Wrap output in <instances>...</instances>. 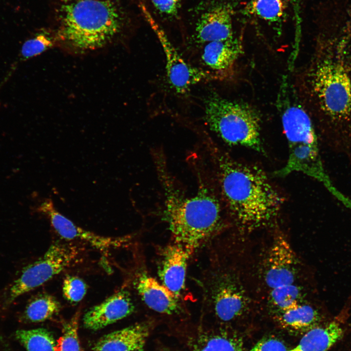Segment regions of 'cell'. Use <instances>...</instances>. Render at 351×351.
I'll return each instance as SVG.
<instances>
[{"instance_id":"1","label":"cell","mask_w":351,"mask_h":351,"mask_svg":"<svg viewBox=\"0 0 351 351\" xmlns=\"http://www.w3.org/2000/svg\"><path fill=\"white\" fill-rule=\"evenodd\" d=\"M204 145L213 165L223 207L236 226L251 232L272 224L284 199L257 166L234 159L210 139Z\"/></svg>"},{"instance_id":"2","label":"cell","mask_w":351,"mask_h":351,"mask_svg":"<svg viewBox=\"0 0 351 351\" xmlns=\"http://www.w3.org/2000/svg\"><path fill=\"white\" fill-rule=\"evenodd\" d=\"M154 160L164 193L163 214L174 242L191 255L220 228L223 204L219 196L200 177L196 194L186 196L175 183L163 156L159 154Z\"/></svg>"},{"instance_id":"3","label":"cell","mask_w":351,"mask_h":351,"mask_svg":"<svg viewBox=\"0 0 351 351\" xmlns=\"http://www.w3.org/2000/svg\"><path fill=\"white\" fill-rule=\"evenodd\" d=\"M58 39L78 51L98 49L121 31V13L112 0H64L58 11Z\"/></svg>"},{"instance_id":"4","label":"cell","mask_w":351,"mask_h":351,"mask_svg":"<svg viewBox=\"0 0 351 351\" xmlns=\"http://www.w3.org/2000/svg\"><path fill=\"white\" fill-rule=\"evenodd\" d=\"M282 89L278 105L289 155L285 165L275 171L274 175L281 177L294 172L302 173L323 183L339 197L323 166L311 118L301 105L290 99Z\"/></svg>"},{"instance_id":"5","label":"cell","mask_w":351,"mask_h":351,"mask_svg":"<svg viewBox=\"0 0 351 351\" xmlns=\"http://www.w3.org/2000/svg\"><path fill=\"white\" fill-rule=\"evenodd\" d=\"M204 113L208 128L227 145L264 153L260 116L248 103L214 93L204 100Z\"/></svg>"},{"instance_id":"6","label":"cell","mask_w":351,"mask_h":351,"mask_svg":"<svg viewBox=\"0 0 351 351\" xmlns=\"http://www.w3.org/2000/svg\"><path fill=\"white\" fill-rule=\"evenodd\" d=\"M312 90L332 120L351 124V81L343 63L329 55L319 58L310 72Z\"/></svg>"},{"instance_id":"7","label":"cell","mask_w":351,"mask_h":351,"mask_svg":"<svg viewBox=\"0 0 351 351\" xmlns=\"http://www.w3.org/2000/svg\"><path fill=\"white\" fill-rule=\"evenodd\" d=\"M79 250L71 244L55 242L38 260L25 267L4 291L2 305L8 307L18 297L41 286L78 259Z\"/></svg>"},{"instance_id":"8","label":"cell","mask_w":351,"mask_h":351,"mask_svg":"<svg viewBox=\"0 0 351 351\" xmlns=\"http://www.w3.org/2000/svg\"><path fill=\"white\" fill-rule=\"evenodd\" d=\"M210 273L204 287L205 300L217 319L228 322L246 313L250 298L238 275L229 270Z\"/></svg>"},{"instance_id":"9","label":"cell","mask_w":351,"mask_h":351,"mask_svg":"<svg viewBox=\"0 0 351 351\" xmlns=\"http://www.w3.org/2000/svg\"><path fill=\"white\" fill-rule=\"evenodd\" d=\"M141 9L161 44L165 56L168 80L176 93L184 94L197 83L221 78L213 72L195 67L185 61L145 6L141 4Z\"/></svg>"},{"instance_id":"10","label":"cell","mask_w":351,"mask_h":351,"mask_svg":"<svg viewBox=\"0 0 351 351\" xmlns=\"http://www.w3.org/2000/svg\"><path fill=\"white\" fill-rule=\"evenodd\" d=\"M296 254L287 239L275 236L264 262L263 279L270 290L296 283L300 269Z\"/></svg>"},{"instance_id":"11","label":"cell","mask_w":351,"mask_h":351,"mask_svg":"<svg viewBox=\"0 0 351 351\" xmlns=\"http://www.w3.org/2000/svg\"><path fill=\"white\" fill-rule=\"evenodd\" d=\"M37 211L46 215L58 234L66 240L85 242L101 251L121 247L128 241V237L103 236L82 228L58 211L50 198L41 201Z\"/></svg>"},{"instance_id":"12","label":"cell","mask_w":351,"mask_h":351,"mask_svg":"<svg viewBox=\"0 0 351 351\" xmlns=\"http://www.w3.org/2000/svg\"><path fill=\"white\" fill-rule=\"evenodd\" d=\"M134 310L129 292L121 290L90 308L83 316V325L91 330H98L130 315Z\"/></svg>"},{"instance_id":"13","label":"cell","mask_w":351,"mask_h":351,"mask_svg":"<svg viewBox=\"0 0 351 351\" xmlns=\"http://www.w3.org/2000/svg\"><path fill=\"white\" fill-rule=\"evenodd\" d=\"M195 36L196 41L202 43L233 38L231 6L217 4L202 14L196 23Z\"/></svg>"},{"instance_id":"14","label":"cell","mask_w":351,"mask_h":351,"mask_svg":"<svg viewBox=\"0 0 351 351\" xmlns=\"http://www.w3.org/2000/svg\"><path fill=\"white\" fill-rule=\"evenodd\" d=\"M191 255L173 242L165 247L158 269L161 284L179 297L185 288L187 261Z\"/></svg>"},{"instance_id":"15","label":"cell","mask_w":351,"mask_h":351,"mask_svg":"<svg viewBox=\"0 0 351 351\" xmlns=\"http://www.w3.org/2000/svg\"><path fill=\"white\" fill-rule=\"evenodd\" d=\"M134 285L145 304L154 311L168 315L181 312L179 297L147 273H138Z\"/></svg>"},{"instance_id":"16","label":"cell","mask_w":351,"mask_h":351,"mask_svg":"<svg viewBox=\"0 0 351 351\" xmlns=\"http://www.w3.org/2000/svg\"><path fill=\"white\" fill-rule=\"evenodd\" d=\"M348 312L347 307L327 323L310 329L298 344L289 351H328L342 337Z\"/></svg>"},{"instance_id":"17","label":"cell","mask_w":351,"mask_h":351,"mask_svg":"<svg viewBox=\"0 0 351 351\" xmlns=\"http://www.w3.org/2000/svg\"><path fill=\"white\" fill-rule=\"evenodd\" d=\"M149 332L147 323L136 324L103 335L92 351H144Z\"/></svg>"},{"instance_id":"18","label":"cell","mask_w":351,"mask_h":351,"mask_svg":"<svg viewBox=\"0 0 351 351\" xmlns=\"http://www.w3.org/2000/svg\"><path fill=\"white\" fill-rule=\"evenodd\" d=\"M243 52L241 42L234 37L206 43L201 59L213 72L224 78V76L232 70Z\"/></svg>"},{"instance_id":"19","label":"cell","mask_w":351,"mask_h":351,"mask_svg":"<svg viewBox=\"0 0 351 351\" xmlns=\"http://www.w3.org/2000/svg\"><path fill=\"white\" fill-rule=\"evenodd\" d=\"M277 316L283 326L298 331H308L318 326L320 319V313L315 308L303 303L279 313Z\"/></svg>"},{"instance_id":"20","label":"cell","mask_w":351,"mask_h":351,"mask_svg":"<svg viewBox=\"0 0 351 351\" xmlns=\"http://www.w3.org/2000/svg\"><path fill=\"white\" fill-rule=\"evenodd\" d=\"M193 351H242V342L227 332H204L193 342Z\"/></svg>"},{"instance_id":"21","label":"cell","mask_w":351,"mask_h":351,"mask_svg":"<svg viewBox=\"0 0 351 351\" xmlns=\"http://www.w3.org/2000/svg\"><path fill=\"white\" fill-rule=\"evenodd\" d=\"M60 304L53 296L42 293L33 298L27 304L24 312L25 320L32 322H42L57 313Z\"/></svg>"},{"instance_id":"22","label":"cell","mask_w":351,"mask_h":351,"mask_svg":"<svg viewBox=\"0 0 351 351\" xmlns=\"http://www.w3.org/2000/svg\"><path fill=\"white\" fill-rule=\"evenodd\" d=\"M303 289L296 283L276 287L269 290V304L278 313L286 311L302 303Z\"/></svg>"},{"instance_id":"23","label":"cell","mask_w":351,"mask_h":351,"mask_svg":"<svg viewBox=\"0 0 351 351\" xmlns=\"http://www.w3.org/2000/svg\"><path fill=\"white\" fill-rule=\"evenodd\" d=\"M15 336L26 351H57V342L45 329L18 330Z\"/></svg>"},{"instance_id":"24","label":"cell","mask_w":351,"mask_h":351,"mask_svg":"<svg viewBox=\"0 0 351 351\" xmlns=\"http://www.w3.org/2000/svg\"><path fill=\"white\" fill-rule=\"evenodd\" d=\"M285 8L284 0H251L246 6L245 12L267 21H274L283 16Z\"/></svg>"},{"instance_id":"25","label":"cell","mask_w":351,"mask_h":351,"mask_svg":"<svg viewBox=\"0 0 351 351\" xmlns=\"http://www.w3.org/2000/svg\"><path fill=\"white\" fill-rule=\"evenodd\" d=\"M78 314L64 323L62 334L57 342V351H81L78 337Z\"/></svg>"},{"instance_id":"26","label":"cell","mask_w":351,"mask_h":351,"mask_svg":"<svg viewBox=\"0 0 351 351\" xmlns=\"http://www.w3.org/2000/svg\"><path fill=\"white\" fill-rule=\"evenodd\" d=\"M54 43V39L50 34L45 31L39 32L23 43L20 52L21 58L27 59L40 55L52 47Z\"/></svg>"},{"instance_id":"27","label":"cell","mask_w":351,"mask_h":351,"mask_svg":"<svg viewBox=\"0 0 351 351\" xmlns=\"http://www.w3.org/2000/svg\"><path fill=\"white\" fill-rule=\"evenodd\" d=\"M87 290L85 282L81 278L68 275L64 279L62 292L64 297L70 302L77 303L84 297Z\"/></svg>"},{"instance_id":"28","label":"cell","mask_w":351,"mask_h":351,"mask_svg":"<svg viewBox=\"0 0 351 351\" xmlns=\"http://www.w3.org/2000/svg\"><path fill=\"white\" fill-rule=\"evenodd\" d=\"M283 342L273 337H268L257 342L250 351H289Z\"/></svg>"},{"instance_id":"29","label":"cell","mask_w":351,"mask_h":351,"mask_svg":"<svg viewBox=\"0 0 351 351\" xmlns=\"http://www.w3.org/2000/svg\"><path fill=\"white\" fill-rule=\"evenodd\" d=\"M157 11L168 16L175 15L179 7L180 0H151Z\"/></svg>"}]
</instances>
